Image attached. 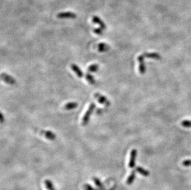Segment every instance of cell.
I'll use <instances>...</instances> for the list:
<instances>
[{
	"label": "cell",
	"mask_w": 191,
	"mask_h": 190,
	"mask_svg": "<svg viewBox=\"0 0 191 190\" xmlns=\"http://www.w3.org/2000/svg\"><path fill=\"white\" fill-rule=\"evenodd\" d=\"M110 48L109 46L104 43H101L98 45V50L99 52H105L107 51Z\"/></svg>",
	"instance_id": "12"
},
{
	"label": "cell",
	"mask_w": 191,
	"mask_h": 190,
	"mask_svg": "<svg viewBox=\"0 0 191 190\" xmlns=\"http://www.w3.org/2000/svg\"><path fill=\"white\" fill-rule=\"evenodd\" d=\"M94 96L100 104H105L108 106L110 105V102L109 101L108 99L105 96H103V95H102L101 94L97 93L94 94Z\"/></svg>",
	"instance_id": "3"
},
{
	"label": "cell",
	"mask_w": 191,
	"mask_h": 190,
	"mask_svg": "<svg viewBox=\"0 0 191 190\" xmlns=\"http://www.w3.org/2000/svg\"><path fill=\"white\" fill-rule=\"evenodd\" d=\"M1 116V119H0V120H1V123H3V121H4V116H3V114H1V116Z\"/></svg>",
	"instance_id": "23"
},
{
	"label": "cell",
	"mask_w": 191,
	"mask_h": 190,
	"mask_svg": "<svg viewBox=\"0 0 191 190\" xmlns=\"http://www.w3.org/2000/svg\"><path fill=\"white\" fill-rule=\"evenodd\" d=\"M99 66L98 64H92L88 67V71L90 72H97V70L99 69Z\"/></svg>",
	"instance_id": "18"
},
{
	"label": "cell",
	"mask_w": 191,
	"mask_h": 190,
	"mask_svg": "<svg viewBox=\"0 0 191 190\" xmlns=\"http://www.w3.org/2000/svg\"><path fill=\"white\" fill-rule=\"evenodd\" d=\"M84 190H97L95 188L92 187L91 185H90L89 184H85L84 185Z\"/></svg>",
	"instance_id": "20"
},
{
	"label": "cell",
	"mask_w": 191,
	"mask_h": 190,
	"mask_svg": "<svg viewBox=\"0 0 191 190\" xmlns=\"http://www.w3.org/2000/svg\"><path fill=\"white\" fill-rule=\"evenodd\" d=\"M145 58L155 59H160L161 56L157 53H145L143 54Z\"/></svg>",
	"instance_id": "10"
},
{
	"label": "cell",
	"mask_w": 191,
	"mask_h": 190,
	"mask_svg": "<svg viewBox=\"0 0 191 190\" xmlns=\"http://www.w3.org/2000/svg\"><path fill=\"white\" fill-rule=\"evenodd\" d=\"M137 152L136 149H134L131 151L130 161L128 164L129 167L131 169L134 168L135 165V159H136V156H137Z\"/></svg>",
	"instance_id": "5"
},
{
	"label": "cell",
	"mask_w": 191,
	"mask_h": 190,
	"mask_svg": "<svg viewBox=\"0 0 191 190\" xmlns=\"http://www.w3.org/2000/svg\"><path fill=\"white\" fill-rule=\"evenodd\" d=\"M135 179V171H132V172L130 174V175L127 178V181H126L127 184L129 185H131L132 183H133V181H134Z\"/></svg>",
	"instance_id": "13"
},
{
	"label": "cell",
	"mask_w": 191,
	"mask_h": 190,
	"mask_svg": "<svg viewBox=\"0 0 191 190\" xmlns=\"http://www.w3.org/2000/svg\"><path fill=\"white\" fill-rule=\"evenodd\" d=\"M95 108V103H91L90 104L86 112L85 113L84 116L82 118V125L83 126H85L89 121V118L91 116V114L93 112V110H94Z\"/></svg>",
	"instance_id": "1"
},
{
	"label": "cell",
	"mask_w": 191,
	"mask_h": 190,
	"mask_svg": "<svg viewBox=\"0 0 191 190\" xmlns=\"http://www.w3.org/2000/svg\"><path fill=\"white\" fill-rule=\"evenodd\" d=\"M85 78H86L87 80L90 83V84L93 85L95 84V78H93V77L90 75V74L87 73L85 75Z\"/></svg>",
	"instance_id": "16"
},
{
	"label": "cell",
	"mask_w": 191,
	"mask_h": 190,
	"mask_svg": "<svg viewBox=\"0 0 191 190\" xmlns=\"http://www.w3.org/2000/svg\"><path fill=\"white\" fill-rule=\"evenodd\" d=\"M57 17L59 19H75L76 14L72 12H63L58 14Z\"/></svg>",
	"instance_id": "4"
},
{
	"label": "cell",
	"mask_w": 191,
	"mask_h": 190,
	"mask_svg": "<svg viewBox=\"0 0 191 190\" xmlns=\"http://www.w3.org/2000/svg\"><path fill=\"white\" fill-rule=\"evenodd\" d=\"M40 134H42V135L44 136L46 138H47V139L49 140H55V138H56L55 134L53 133L51 131H48V130H46V131H45V130H42V131H40Z\"/></svg>",
	"instance_id": "7"
},
{
	"label": "cell",
	"mask_w": 191,
	"mask_h": 190,
	"mask_svg": "<svg viewBox=\"0 0 191 190\" xmlns=\"http://www.w3.org/2000/svg\"><path fill=\"white\" fill-rule=\"evenodd\" d=\"M45 183L46 185V187L48 189V190H55V189H54L53 187V183L50 180H46L45 181Z\"/></svg>",
	"instance_id": "17"
},
{
	"label": "cell",
	"mask_w": 191,
	"mask_h": 190,
	"mask_svg": "<svg viewBox=\"0 0 191 190\" xmlns=\"http://www.w3.org/2000/svg\"><path fill=\"white\" fill-rule=\"evenodd\" d=\"M182 165L186 167H188V166H191V160L188 159L185 160L182 162Z\"/></svg>",
	"instance_id": "22"
},
{
	"label": "cell",
	"mask_w": 191,
	"mask_h": 190,
	"mask_svg": "<svg viewBox=\"0 0 191 190\" xmlns=\"http://www.w3.org/2000/svg\"><path fill=\"white\" fill-rule=\"evenodd\" d=\"M93 181L95 182V183L96 184V185L97 186V187H98V188L100 190H104L105 189V187H103L102 183L101 182V181L98 179V178H97V177L93 178Z\"/></svg>",
	"instance_id": "15"
},
{
	"label": "cell",
	"mask_w": 191,
	"mask_h": 190,
	"mask_svg": "<svg viewBox=\"0 0 191 190\" xmlns=\"http://www.w3.org/2000/svg\"><path fill=\"white\" fill-rule=\"evenodd\" d=\"M135 171H137L139 172L140 174H141L144 177H148L150 175V173L149 171H146L145 169H144L143 168L141 167H137L135 168Z\"/></svg>",
	"instance_id": "11"
},
{
	"label": "cell",
	"mask_w": 191,
	"mask_h": 190,
	"mask_svg": "<svg viewBox=\"0 0 191 190\" xmlns=\"http://www.w3.org/2000/svg\"><path fill=\"white\" fill-rule=\"evenodd\" d=\"M1 79L6 83L10 85H14L15 84V80L11 76L7 75V74H1Z\"/></svg>",
	"instance_id": "6"
},
{
	"label": "cell",
	"mask_w": 191,
	"mask_h": 190,
	"mask_svg": "<svg viewBox=\"0 0 191 190\" xmlns=\"http://www.w3.org/2000/svg\"><path fill=\"white\" fill-rule=\"evenodd\" d=\"M93 32L97 34V35H102L103 34V31L102 30V28H97V29H95L94 30H93Z\"/></svg>",
	"instance_id": "21"
},
{
	"label": "cell",
	"mask_w": 191,
	"mask_h": 190,
	"mask_svg": "<svg viewBox=\"0 0 191 190\" xmlns=\"http://www.w3.org/2000/svg\"><path fill=\"white\" fill-rule=\"evenodd\" d=\"M78 106V104L75 102H68L64 106V109L66 110H71L73 109H76Z\"/></svg>",
	"instance_id": "14"
},
{
	"label": "cell",
	"mask_w": 191,
	"mask_h": 190,
	"mask_svg": "<svg viewBox=\"0 0 191 190\" xmlns=\"http://www.w3.org/2000/svg\"><path fill=\"white\" fill-rule=\"evenodd\" d=\"M71 67L72 70L74 71V72L76 73V74L77 75V76L78 77L82 78V77H83V73H82V70H80V69L76 64H71Z\"/></svg>",
	"instance_id": "9"
},
{
	"label": "cell",
	"mask_w": 191,
	"mask_h": 190,
	"mask_svg": "<svg viewBox=\"0 0 191 190\" xmlns=\"http://www.w3.org/2000/svg\"><path fill=\"white\" fill-rule=\"evenodd\" d=\"M92 22H93V23H97V24H99V26H100V27L102 29H106V28H107L106 24H105V22L100 17H99L98 16H97V15H94V16H93Z\"/></svg>",
	"instance_id": "8"
},
{
	"label": "cell",
	"mask_w": 191,
	"mask_h": 190,
	"mask_svg": "<svg viewBox=\"0 0 191 190\" xmlns=\"http://www.w3.org/2000/svg\"><path fill=\"white\" fill-rule=\"evenodd\" d=\"M144 58H145V57H144L143 54L140 55V56H139L137 58L138 62H139V72L141 74H145L146 70L145 62H144Z\"/></svg>",
	"instance_id": "2"
},
{
	"label": "cell",
	"mask_w": 191,
	"mask_h": 190,
	"mask_svg": "<svg viewBox=\"0 0 191 190\" xmlns=\"http://www.w3.org/2000/svg\"><path fill=\"white\" fill-rule=\"evenodd\" d=\"M181 125L186 128H191V121L185 120L181 122Z\"/></svg>",
	"instance_id": "19"
}]
</instances>
